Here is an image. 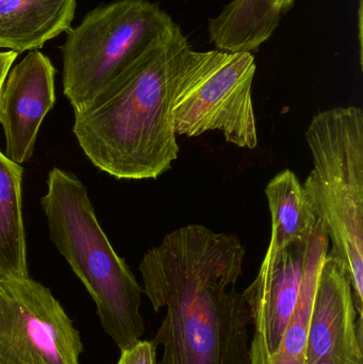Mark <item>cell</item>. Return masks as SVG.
<instances>
[{
    "mask_svg": "<svg viewBox=\"0 0 363 364\" xmlns=\"http://www.w3.org/2000/svg\"><path fill=\"white\" fill-rule=\"evenodd\" d=\"M77 0H0V49L38 50L67 31Z\"/></svg>",
    "mask_w": 363,
    "mask_h": 364,
    "instance_id": "8fae6325",
    "label": "cell"
},
{
    "mask_svg": "<svg viewBox=\"0 0 363 364\" xmlns=\"http://www.w3.org/2000/svg\"><path fill=\"white\" fill-rule=\"evenodd\" d=\"M305 136L313 168L303 188L313 211L327 227L330 252L349 274L354 303L362 320V109L338 107L318 113Z\"/></svg>",
    "mask_w": 363,
    "mask_h": 364,
    "instance_id": "277c9868",
    "label": "cell"
},
{
    "mask_svg": "<svg viewBox=\"0 0 363 364\" xmlns=\"http://www.w3.org/2000/svg\"><path fill=\"white\" fill-rule=\"evenodd\" d=\"M278 0H232L208 21L215 49L230 53H255L281 23Z\"/></svg>",
    "mask_w": 363,
    "mask_h": 364,
    "instance_id": "7c38bea8",
    "label": "cell"
},
{
    "mask_svg": "<svg viewBox=\"0 0 363 364\" xmlns=\"http://www.w3.org/2000/svg\"><path fill=\"white\" fill-rule=\"evenodd\" d=\"M255 57L246 51L189 48L175 78L172 119L177 136L221 132L226 142L255 149L257 124L253 102Z\"/></svg>",
    "mask_w": 363,
    "mask_h": 364,
    "instance_id": "8992f818",
    "label": "cell"
},
{
    "mask_svg": "<svg viewBox=\"0 0 363 364\" xmlns=\"http://www.w3.org/2000/svg\"><path fill=\"white\" fill-rule=\"evenodd\" d=\"M55 68L48 57L31 50L9 73L0 96V124L6 156L23 164L33 156L38 130L53 108Z\"/></svg>",
    "mask_w": 363,
    "mask_h": 364,
    "instance_id": "30bf717a",
    "label": "cell"
},
{
    "mask_svg": "<svg viewBox=\"0 0 363 364\" xmlns=\"http://www.w3.org/2000/svg\"><path fill=\"white\" fill-rule=\"evenodd\" d=\"M179 26L149 0H117L85 15L66 31L62 46L63 91L74 111L95 96L156 43Z\"/></svg>",
    "mask_w": 363,
    "mask_h": 364,
    "instance_id": "5b68a950",
    "label": "cell"
},
{
    "mask_svg": "<svg viewBox=\"0 0 363 364\" xmlns=\"http://www.w3.org/2000/svg\"><path fill=\"white\" fill-rule=\"evenodd\" d=\"M266 199L272 218L269 247L281 250L310 237L318 222L303 184L292 171L285 170L269 182Z\"/></svg>",
    "mask_w": 363,
    "mask_h": 364,
    "instance_id": "9a60e30c",
    "label": "cell"
},
{
    "mask_svg": "<svg viewBox=\"0 0 363 364\" xmlns=\"http://www.w3.org/2000/svg\"><path fill=\"white\" fill-rule=\"evenodd\" d=\"M330 245L327 227L318 218L315 229L308 237L305 256L304 274L296 309L283 333L277 352L266 364H305L309 324L315 301L320 269Z\"/></svg>",
    "mask_w": 363,
    "mask_h": 364,
    "instance_id": "4fadbf2b",
    "label": "cell"
},
{
    "mask_svg": "<svg viewBox=\"0 0 363 364\" xmlns=\"http://www.w3.org/2000/svg\"><path fill=\"white\" fill-rule=\"evenodd\" d=\"M191 48L181 28L141 53L92 102L72 132L90 161L117 179H156L178 158L172 119L179 64Z\"/></svg>",
    "mask_w": 363,
    "mask_h": 364,
    "instance_id": "7a4b0ae2",
    "label": "cell"
},
{
    "mask_svg": "<svg viewBox=\"0 0 363 364\" xmlns=\"http://www.w3.org/2000/svg\"><path fill=\"white\" fill-rule=\"evenodd\" d=\"M245 250L234 235L188 225L168 233L140 263L153 310L166 309L158 364H251L249 307L234 288Z\"/></svg>",
    "mask_w": 363,
    "mask_h": 364,
    "instance_id": "6da1fadb",
    "label": "cell"
},
{
    "mask_svg": "<svg viewBox=\"0 0 363 364\" xmlns=\"http://www.w3.org/2000/svg\"><path fill=\"white\" fill-rule=\"evenodd\" d=\"M157 346L153 341L136 342L134 346L121 350L117 364H157Z\"/></svg>",
    "mask_w": 363,
    "mask_h": 364,
    "instance_id": "2e32d148",
    "label": "cell"
},
{
    "mask_svg": "<svg viewBox=\"0 0 363 364\" xmlns=\"http://www.w3.org/2000/svg\"><path fill=\"white\" fill-rule=\"evenodd\" d=\"M40 201L51 241L89 291L104 331L121 350L140 341L142 288L102 230L85 184L53 168Z\"/></svg>",
    "mask_w": 363,
    "mask_h": 364,
    "instance_id": "3957f363",
    "label": "cell"
},
{
    "mask_svg": "<svg viewBox=\"0 0 363 364\" xmlns=\"http://www.w3.org/2000/svg\"><path fill=\"white\" fill-rule=\"evenodd\" d=\"M305 364H363L362 320L351 279L330 250L318 277Z\"/></svg>",
    "mask_w": 363,
    "mask_h": 364,
    "instance_id": "9c48e42d",
    "label": "cell"
},
{
    "mask_svg": "<svg viewBox=\"0 0 363 364\" xmlns=\"http://www.w3.org/2000/svg\"><path fill=\"white\" fill-rule=\"evenodd\" d=\"M307 242L268 247L257 277L242 293L255 328L251 364H266L281 346L300 295Z\"/></svg>",
    "mask_w": 363,
    "mask_h": 364,
    "instance_id": "ba28073f",
    "label": "cell"
},
{
    "mask_svg": "<svg viewBox=\"0 0 363 364\" xmlns=\"http://www.w3.org/2000/svg\"><path fill=\"white\" fill-rule=\"evenodd\" d=\"M23 173L21 164L0 151V278L29 276L21 211Z\"/></svg>",
    "mask_w": 363,
    "mask_h": 364,
    "instance_id": "5bb4252c",
    "label": "cell"
},
{
    "mask_svg": "<svg viewBox=\"0 0 363 364\" xmlns=\"http://www.w3.org/2000/svg\"><path fill=\"white\" fill-rule=\"evenodd\" d=\"M296 0H278V10L281 14L288 12L293 6Z\"/></svg>",
    "mask_w": 363,
    "mask_h": 364,
    "instance_id": "ac0fdd59",
    "label": "cell"
},
{
    "mask_svg": "<svg viewBox=\"0 0 363 364\" xmlns=\"http://www.w3.org/2000/svg\"><path fill=\"white\" fill-rule=\"evenodd\" d=\"M18 53L12 50L0 51V96H1L2 87L6 82V77L10 73L13 63L16 60Z\"/></svg>",
    "mask_w": 363,
    "mask_h": 364,
    "instance_id": "e0dca14e",
    "label": "cell"
},
{
    "mask_svg": "<svg viewBox=\"0 0 363 364\" xmlns=\"http://www.w3.org/2000/svg\"><path fill=\"white\" fill-rule=\"evenodd\" d=\"M82 342L48 288L0 278V364H79Z\"/></svg>",
    "mask_w": 363,
    "mask_h": 364,
    "instance_id": "52a82bcc",
    "label": "cell"
}]
</instances>
